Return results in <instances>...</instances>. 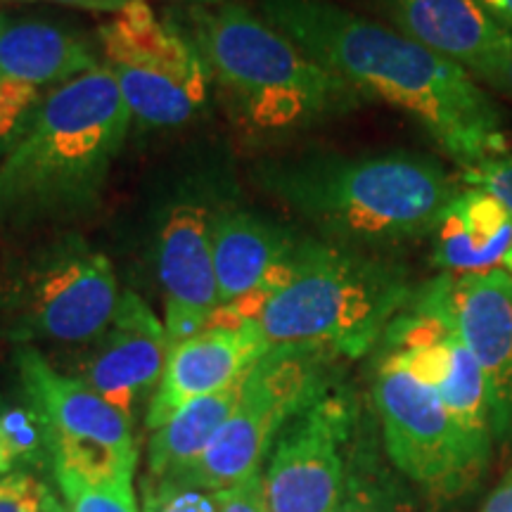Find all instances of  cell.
Segmentation results:
<instances>
[{"label": "cell", "instance_id": "1", "mask_svg": "<svg viewBox=\"0 0 512 512\" xmlns=\"http://www.w3.org/2000/svg\"><path fill=\"white\" fill-rule=\"evenodd\" d=\"M261 15L363 98L406 112L448 157L475 166L510 147L501 112L467 69L330 0H259Z\"/></svg>", "mask_w": 512, "mask_h": 512}, {"label": "cell", "instance_id": "2", "mask_svg": "<svg viewBox=\"0 0 512 512\" xmlns=\"http://www.w3.org/2000/svg\"><path fill=\"white\" fill-rule=\"evenodd\" d=\"M256 181L328 242L373 254L430 238L463 188L437 159L403 150L275 159L256 169Z\"/></svg>", "mask_w": 512, "mask_h": 512}, {"label": "cell", "instance_id": "3", "mask_svg": "<svg viewBox=\"0 0 512 512\" xmlns=\"http://www.w3.org/2000/svg\"><path fill=\"white\" fill-rule=\"evenodd\" d=\"M133 124L110 69L57 86L0 159V221L74 219L100 202Z\"/></svg>", "mask_w": 512, "mask_h": 512}, {"label": "cell", "instance_id": "4", "mask_svg": "<svg viewBox=\"0 0 512 512\" xmlns=\"http://www.w3.org/2000/svg\"><path fill=\"white\" fill-rule=\"evenodd\" d=\"M188 29L209 76L254 131H297L361 105L351 83L245 3L192 5Z\"/></svg>", "mask_w": 512, "mask_h": 512}, {"label": "cell", "instance_id": "5", "mask_svg": "<svg viewBox=\"0 0 512 512\" xmlns=\"http://www.w3.org/2000/svg\"><path fill=\"white\" fill-rule=\"evenodd\" d=\"M406 268L328 240L302 238L290 278L266 299L259 325L268 347L302 344L363 356L411 302Z\"/></svg>", "mask_w": 512, "mask_h": 512}, {"label": "cell", "instance_id": "6", "mask_svg": "<svg viewBox=\"0 0 512 512\" xmlns=\"http://www.w3.org/2000/svg\"><path fill=\"white\" fill-rule=\"evenodd\" d=\"M332 358L328 349L302 344L268 349L247 373L238 406L200 463L166 484L216 494L259 475L261 460L273 451L278 434L332 387Z\"/></svg>", "mask_w": 512, "mask_h": 512}, {"label": "cell", "instance_id": "7", "mask_svg": "<svg viewBox=\"0 0 512 512\" xmlns=\"http://www.w3.org/2000/svg\"><path fill=\"white\" fill-rule=\"evenodd\" d=\"M105 67L117 81L133 121L174 128L204 110L209 72L195 43L176 24L136 0L98 27Z\"/></svg>", "mask_w": 512, "mask_h": 512}, {"label": "cell", "instance_id": "8", "mask_svg": "<svg viewBox=\"0 0 512 512\" xmlns=\"http://www.w3.org/2000/svg\"><path fill=\"white\" fill-rule=\"evenodd\" d=\"M373 399L384 446L403 475L439 494H456L482 475L491 448L453 418L432 387L382 358Z\"/></svg>", "mask_w": 512, "mask_h": 512}, {"label": "cell", "instance_id": "9", "mask_svg": "<svg viewBox=\"0 0 512 512\" xmlns=\"http://www.w3.org/2000/svg\"><path fill=\"white\" fill-rule=\"evenodd\" d=\"M112 261L79 235L41 249L12 287L22 337L93 342L110 328L119 306Z\"/></svg>", "mask_w": 512, "mask_h": 512}, {"label": "cell", "instance_id": "10", "mask_svg": "<svg viewBox=\"0 0 512 512\" xmlns=\"http://www.w3.org/2000/svg\"><path fill=\"white\" fill-rule=\"evenodd\" d=\"M351 425V399L330 387L285 427L261 477L268 512L335 510L347 489L344 444Z\"/></svg>", "mask_w": 512, "mask_h": 512}, {"label": "cell", "instance_id": "11", "mask_svg": "<svg viewBox=\"0 0 512 512\" xmlns=\"http://www.w3.org/2000/svg\"><path fill=\"white\" fill-rule=\"evenodd\" d=\"M456 330L482 368L489 389L494 441H512V275L508 271L444 275L413 290Z\"/></svg>", "mask_w": 512, "mask_h": 512}, {"label": "cell", "instance_id": "12", "mask_svg": "<svg viewBox=\"0 0 512 512\" xmlns=\"http://www.w3.org/2000/svg\"><path fill=\"white\" fill-rule=\"evenodd\" d=\"M157 268L166 299L164 328L174 347L207 330L221 309L207 207L178 202L169 209L159 230Z\"/></svg>", "mask_w": 512, "mask_h": 512}, {"label": "cell", "instance_id": "13", "mask_svg": "<svg viewBox=\"0 0 512 512\" xmlns=\"http://www.w3.org/2000/svg\"><path fill=\"white\" fill-rule=\"evenodd\" d=\"M83 366L81 380L121 413L159 387L171 342L164 323L136 292L119 297L114 318Z\"/></svg>", "mask_w": 512, "mask_h": 512}, {"label": "cell", "instance_id": "14", "mask_svg": "<svg viewBox=\"0 0 512 512\" xmlns=\"http://www.w3.org/2000/svg\"><path fill=\"white\" fill-rule=\"evenodd\" d=\"M268 349L271 347L254 320L240 328H207L200 335L174 344L147 408V427L155 432L190 401L238 382Z\"/></svg>", "mask_w": 512, "mask_h": 512}, {"label": "cell", "instance_id": "15", "mask_svg": "<svg viewBox=\"0 0 512 512\" xmlns=\"http://www.w3.org/2000/svg\"><path fill=\"white\" fill-rule=\"evenodd\" d=\"M17 368L24 396L48 420L55 437L93 441L138 460L131 415L117 411L81 377L57 373L34 347L17 351Z\"/></svg>", "mask_w": 512, "mask_h": 512}, {"label": "cell", "instance_id": "16", "mask_svg": "<svg viewBox=\"0 0 512 512\" xmlns=\"http://www.w3.org/2000/svg\"><path fill=\"white\" fill-rule=\"evenodd\" d=\"M396 31L472 76L494 60L512 31L477 0H384Z\"/></svg>", "mask_w": 512, "mask_h": 512}, {"label": "cell", "instance_id": "17", "mask_svg": "<svg viewBox=\"0 0 512 512\" xmlns=\"http://www.w3.org/2000/svg\"><path fill=\"white\" fill-rule=\"evenodd\" d=\"M432 264L444 275L501 271L512 252V211L477 188H460L432 233Z\"/></svg>", "mask_w": 512, "mask_h": 512}, {"label": "cell", "instance_id": "18", "mask_svg": "<svg viewBox=\"0 0 512 512\" xmlns=\"http://www.w3.org/2000/svg\"><path fill=\"white\" fill-rule=\"evenodd\" d=\"M302 238L245 209H223L211 214L216 283L221 306L235 304L259 290L266 275L283 264Z\"/></svg>", "mask_w": 512, "mask_h": 512}, {"label": "cell", "instance_id": "19", "mask_svg": "<svg viewBox=\"0 0 512 512\" xmlns=\"http://www.w3.org/2000/svg\"><path fill=\"white\" fill-rule=\"evenodd\" d=\"M102 67L79 34L41 19H8L0 31V79L24 86L62 83Z\"/></svg>", "mask_w": 512, "mask_h": 512}, {"label": "cell", "instance_id": "20", "mask_svg": "<svg viewBox=\"0 0 512 512\" xmlns=\"http://www.w3.org/2000/svg\"><path fill=\"white\" fill-rule=\"evenodd\" d=\"M247 377V375H245ZM245 377L221 392L190 401L150 437V467L159 482H176L200 463L216 434L238 406Z\"/></svg>", "mask_w": 512, "mask_h": 512}, {"label": "cell", "instance_id": "21", "mask_svg": "<svg viewBox=\"0 0 512 512\" xmlns=\"http://www.w3.org/2000/svg\"><path fill=\"white\" fill-rule=\"evenodd\" d=\"M53 448V427L34 403L0 401V477L12 475L22 465L41 463L53 456Z\"/></svg>", "mask_w": 512, "mask_h": 512}, {"label": "cell", "instance_id": "22", "mask_svg": "<svg viewBox=\"0 0 512 512\" xmlns=\"http://www.w3.org/2000/svg\"><path fill=\"white\" fill-rule=\"evenodd\" d=\"M69 512H138L131 484H91L83 479L55 472Z\"/></svg>", "mask_w": 512, "mask_h": 512}, {"label": "cell", "instance_id": "23", "mask_svg": "<svg viewBox=\"0 0 512 512\" xmlns=\"http://www.w3.org/2000/svg\"><path fill=\"white\" fill-rule=\"evenodd\" d=\"M465 188L484 190L494 200L512 211V145L501 155H494L475 166H465L460 174Z\"/></svg>", "mask_w": 512, "mask_h": 512}, {"label": "cell", "instance_id": "24", "mask_svg": "<svg viewBox=\"0 0 512 512\" xmlns=\"http://www.w3.org/2000/svg\"><path fill=\"white\" fill-rule=\"evenodd\" d=\"M55 508L50 491L29 472L0 477V512H53Z\"/></svg>", "mask_w": 512, "mask_h": 512}, {"label": "cell", "instance_id": "25", "mask_svg": "<svg viewBox=\"0 0 512 512\" xmlns=\"http://www.w3.org/2000/svg\"><path fill=\"white\" fill-rule=\"evenodd\" d=\"M214 498L216 505H219V512H268L259 475L249 477L247 482L230 486V489L216 491Z\"/></svg>", "mask_w": 512, "mask_h": 512}, {"label": "cell", "instance_id": "26", "mask_svg": "<svg viewBox=\"0 0 512 512\" xmlns=\"http://www.w3.org/2000/svg\"><path fill=\"white\" fill-rule=\"evenodd\" d=\"M475 79L486 83L489 88H494L496 93L505 95L508 100H512V34L508 41H505V46L498 50L494 60L486 64Z\"/></svg>", "mask_w": 512, "mask_h": 512}, {"label": "cell", "instance_id": "27", "mask_svg": "<svg viewBox=\"0 0 512 512\" xmlns=\"http://www.w3.org/2000/svg\"><path fill=\"white\" fill-rule=\"evenodd\" d=\"M332 512H387L384 505L380 503L375 491L363 489L358 482H349L347 489H344V496L339 498Z\"/></svg>", "mask_w": 512, "mask_h": 512}, {"label": "cell", "instance_id": "28", "mask_svg": "<svg viewBox=\"0 0 512 512\" xmlns=\"http://www.w3.org/2000/svg\"><path fill=\"white\" fill-rule=\"evenodd\" d=\"M57 5H69V8L79 10H91V12H107V15H117V12L126 10L128 5L136 3V0H50Z\"/></svg>", "mask_w": 512, "mask_h": 512}, {"label": "cell", "instance_id": "29", "mask_svg": "<svg viewBox=\"0 0 512 512\" xmlns=\"http://www.w3.org/2000/svg\"><path fill=\"white\" fill-rule=\"evenodd\" d=\"M482 512H512V470L510 475L496 486L494 494L484 503Z\"/></svg>", "mask_w": 512, "mask_h": 512}, {"label": "cell", "instance_id": "30", "mask_svg": "<svg viewBox=\"0 0 512 512\" xmlns=\"http://www.w3.org/2000/svg\"><path fill=\"white\" fill-rule=\"evenodd\" d=\"M491 17L498 19L505 29L512 31V0H477Z\"/></svg>", "mask_w": 512, "mask_h": 512}, {"label": "cell", "instance_id": "31", "mask_svg": "<svg viewBox=\"0 0 512 512\" xmlns=\"http://www.w3.org/2000/svg\"><path fill=\"white\" fill-rule=\"evenodd\" d=\"M178 3H192V5H221L226 0H178Z\"/></svg>", "mask_w": 512, "mask_h": 512}, {"label": "cell", "instance_id": "32", "mask_svg": "<svg viewBox=\"0 0 512 512\" xmlns=\"http://www.w3.org/2000/svg\"><path fill=\"white\" fill-rule=\"evenodd\" d=\"M503 271H508V273L512 275V252H510L508 259H505V266H503Z\"/></svg>", "mask_w": 512, "mask_h": 512}, {"label": "cell", "instance_id": "33", "mask_svg": "<svg viewBox=\"0 0 512 512\" xmlns=\"http://www.w3.org/2000/svg\"><path fill=\"white\" fill-rule=\"evenodd\" d=\"M5 24H8V17H5V15H0V31L5 29Z\"/></svg>", "mask_w": 512, "mask_h": 512}, {"label": "cell", "instance_id": "34", "mask_svg": "<svg viewBox=\"0 0 512 512\" xmlns=\"http://www.w3.org/2000/svg\"><path fill=\"white\" fill-rule=\"evenodd\" d=\"M53 512H62V508H60V505H57V508H55Z\"/></svg>", "mask_w": 512, "mask_h": 512}, {"label": "cell", "instance_id": "35", "mask_svg": "<svg viewBox=\"0 0 512 512\" xmlns=\"http://www.w3.org/2000/svg\"><path fill=\"white\" fill-rule=\"evenodd\" d=\"M24 3H27V0H24Z\"/></svg>", "mask_w": 512, "mask_h": 512}]
</instances>
